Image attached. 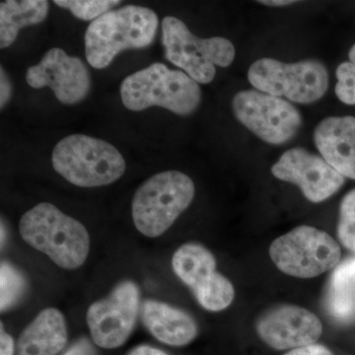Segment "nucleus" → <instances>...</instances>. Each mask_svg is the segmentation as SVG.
<instances>
[{
    "instance_id": "obj_11",
    "label": "nucleus",
    "mask_w": 355,
    "mask_h": 355,
    "mask_svg": "<svg viewBox=\"0 0 355 355\" xmlns=\"http://www.w3.org/2000/svg\"><path fill=\"white\" fill-rule=\"evenodd\" d=\"M139 291L132 282L116 286L108 297L93 303L87 324L93 342L103 349H116L125 343L137 323Z\"/></svg>"
},
{
    "instance_id": "obj_5",
    "label": "nucleus",
    "mask_w": 355,
    "mask_h": 355,
    "mask_svg": "<svg viewBox=\"0 0 355 355\" xmlns=\"http://www.w3.org/2000/svg\"><path fill=\"white\" fill-rule=\"evenodd\" d=\"M195 184L180 171L158 173L137 189L132 203L135 227L146 237L168 230L195 198Z\"/></svg>"
},
{
    "instance_id": "obj_24",
    "label": "nucleus",
    "mask_w": 355,
    "mask_h": 355,
    "mask_svg": "<svg viewBox=\"0 0 355 355\" xmlns=\"http://www.w3.org/2000/svg\"><path fill=\"white\" fill-rule=\"evenodd\" d=\"M12 96V85L6 70L0 69V108L3 109Z\"/></svg>"
},
{
    "instance_id": "obj_14",
    "label": "nucleus",
    "mask_w": 355,
    "mask_h": 355,
    "mask_svg": "<svg viewBox=\"0 0 355 355\" xmlns=\"http://www.w3.org/2000/svg\"><path fill=\"white\" fill-rule=\"evenodd\" d=\"M257 331L263 343L277 350L314 345L323 333L319 318L299 306H279L259 319Z\"/></svg>"
},
{
    "instance_id": "obj_22",
    "label": "nucleus",
    "mask_w": 355,
    "mask_h": 355,
    "mask_svg": "<svg viewBox=\"0 0 355 355\" xmlns=\"http://www.w3.org/2000/svg\"><path fill=\"white\" fill-rule=\"evenodd\" d=\"M338 236L343 246L355 253V190L349 191L340 203Z\"/></svg>"
},
{
    "instance_id": "obj_7",
    "label": "nucleus",
    "mask_w": 355,
    "mask_h": 355,
    "mask_svg": "<svg viewBox=\"0 0 355 355\" xmlns=\"http://www.w3.org/2000/svg\"><path fill=\"white\" fill-rule=\"evenodd\" d=\"M270 256L280 272L299 279H313L335 268L342 250L328 233L302 225L275 239Z\"/></svg>"
},
{
    "instance_id": "obj_30",
    "label": "nucleus",
    "mask_w": 355,
    "mask_h": 355,
    "mask_svg": "<svg viewBox=\"0 0 355 355\" xmlns=\"http://www.w3.org/2000/svg\"><path fill=\"white\" fill-rule=\"evenodd\" d=\"M4 241H6V227L3 223H1V245H3Z\"/></svg>"
},
{
    "instance_id": "obj_23",
    "label": "nucleus",
    "mask_w": 355,
    "mask_h": 355,
    "mask_svg": "<svg viewBox=\"0 0 355 355\" xmlns=\"http://www.w3.org/2000/svg\"><path fill=\"white\" fill-rule=\"evenodd\" d=\"M349 62L338 65L336 94L347 105H355V44L349 51Z\"/></svg>"
},
{
    "instance_id": "obj_21",
    "label": "nucleus",
    "mask_w": 355,
    "mask_h": 355,
    "mask_svg": "<svg viewBox=\"0 0 355 355\" xmlns=\"http://www.w3.org/2000/svg\"><path fill=\"white\" fill-rule=\"evenodd\" d=\"M53 3L67 9L78 19L96 20L109 12L112 7L121 3L119 0H55Z\"/></svg>"
},
{
    "instance_id": "obj_10",
    "label": "nucleus",
    "mask_w": 355,
    "mask_h": 355,
    "mask_svg": "<svg viewBox=\"0 0 355 355\" xmlns=\"http://www.w3.org/2000/svg\"><path fill=\"white\" fill-rule=\"evenodd\" d=\"M172 266L205 309L218 312L234 300V287L230 280L216 272V258L202 245L187 243L180 247L173 256Z\"/></svg>"
},
{
    "instance_id": "obj_15",
    "label": "nucleus",
    "mask_w": 355,
    "mask_h": 355,
    "mask_svg": "<svg viewBox=\"0 0 355 355\" xmlns=\"http://www.w3.org/2000/svg\"><path fill=\"white\" fill-rule=\"evenodd\" d=\"M314 141L321 157L343 177L355 180V118L329 116L317 125Z\"/></svg>"
},
{
    "instance_id": "obj_8",
    "label": "nucleus",
    "mask_w": 355,
    "mask_h": 355,
    "mask_svg": "<svg viewBox=\"0 0 355 355\" xmlns=\"http://www.w3.org/2000/svg\"><path fill=\"white\" fill-rule=\"evenodd\" d=\"M248 78L257 90L275 97L284 96L299 104L321 99L329 86L326 67L316 60L284 64L273 58H261L250 67Z\"/></svg>"
},
{
    "instance_id": "obj_6",
    "label": "nucleus",
    "mask_w": 355,
    "mask_h": 355,
    "mask_svg": "<svg viewBox=\"0 0 355 355\" xmlns=\"http://www.w3.org/2000/svg\"><path fill=\"white\" fill-rule=\"evenodd\" d=\"M165 57L198 83L214 80L216 67H227L235 58V48L222 37L198 38L183 21L168 16L162 21Z\"/></svg>"
},
{
    "instance_id": "obj_27",
    "label": "nucleus",
    "mask_w": 355,
    "mask_h": 355,
    "mask_svg": "<svg viewBox=\"0 0 355 355\" xmlns=\"http://www.w3.org/2000/svg\"><path fill=\"white\" fill-rule=\"evenodd\" d=\"M13 338L4 331L3 324H1V330H0V355H13Z\"/></svg>"
},
{
    "instance_id": "obj_16",
    "label": "nucleus",
    "mask_w": 355,
    "mask_h": 355,
    "mask_svg": "<svg viewBox=\"0 0 355 355\" xmlns=\"http://www.w3.org/2000/svg\"><path fill=\"white\" fill-rule=\"evenodd\" d=\"M142 321L147 330L166 345L183 347L198 335L197 323L191 315L158 301L144 302Z\"/></svg>"
},
{
    "instance_id": "obj_17",
    "label": "nucleus",
    "mask_w": 355,
    "mask_h": 355,
    "mask_svg": "<svg viewBox=\"0 0 355 355\" xmlns=\"http://www.w3.org/2000/svg\"><path fill=\"white\" fill-rule=\"evenodd\" d=\"M67 342L64 315L55 308H46L21 334L18 355H57Z\"/></svg>"
},
{
    "instance_id": "obj_20",
    "label": "nucleus",
    "mask_w": 355,
    "mask_h": 355,
    "mask_svg": "<svg viewBox=\"0 0 355 355\" xmlns=\"http://www.w3.org/2000/svg\"><path fill=\"white\" fill-rule=\"evenodd\" d=\"M27 288L24 275L15 266L2 261L0 266V309H10L19 302Z\"/></svg>"
},
{
    "instance_id": "obj_12",
    "label": "nucleus",
    "mask_w": 355,
    "mask_h": 355,
    "mask_svg": "<svg viewBox=\"0 0 355 355\" xmlns=\"http://www.w3.org/2000/svg\"><path fill=\"white\" fill-rule=\"evenodd\" d=\"M26 80L33 88H51L65 105L83 101L90 92V72L79 58L70 57L62 49L46 51L41 62L29 67Z\"/></svg>"
},
{
    "instance_id": "obj_3",
    "label": "nucleus",
    "mask_w": 355,
    "mask_h": 355,
    "mask_svg": "<svg viewBox=\"0 0 355 355\" xmlns=\"http://www.w3.org/2000/svg\"><path fill=\"white\" fill-rule=\"evenodd\" d=\"M121 97L130 111L156 106L188 116L200 106L202 90L186 72L156 62L125 77L121 84Z\"/></svg>"
},
{
    "instance_id": "obj_9",
    "label": "nucleus",
    "mask_w": 355,
    "mask_h": 355,
    "mask_svg": "<svg viewBox=\"0 0 355 355\" xmlns=\"http://www.w3.org/2000/svg\"><path fill=\"white\" fill-rule=\"evenodd\" d=\"M233 111L240 123L270 144L291 140L302 123L297 109L291 103L261 91H241L235 95Z\"/></svg>"
},
{
    "instance_id": "obj_13",
    "label": "nucleus",
    "mask_w": 355,
    "mask_h": 355,
    "mask_svg": "<svg viewBox=\"0 0 355 355\" xmlns=\"http://www.w3.org/2000/svg\"><path fill=\"white\" fill-rule=\"evenodd\" d=\"M273 176L297 184L312 202L328 200L345 184V177L331 167L321 156L303 148L289 149L272 166Z\"/></svg>"
},
{
    "instance_id": "obj_2",
    "label": "nucleus",
    "mask_w": 355,
    "mask_h": 355,
    "mask_svg": "<svg viewBox=\"0 0 355 355\" xmlns=\"http://www.w3.org/2000/svg\"><path fill=\"white\" fill-rule=\"evenodd\" d=\"M21 237L65 270H76L86 261L90 237L83 224L58 207L41 202L28 210L19 222Z\"/></svg>"
},
{
    "instance_id": "obj_4",
    "label": "nucleus",
    "mask_w": 355,
    "mask_h": 355,
    "mask_svg": "<svg viewBox=\"0 0 355 355\" xmlns=\"http://www.w3.org/2000/svg\"><path fill=\"white\" fill-rule=\"evenodd\" d=\"M51 163L69 183L83 188L107 186L125 171V159L116 147L84 135L60 140L53 148Z\"/></svg>"
},
{
    "instance_id": "obj_28",
    "label": "nucleus",
    "mask_w": 355,
    "mask_h": 355,
    "mask_svg": "<svg viewBox=\"0 0 355 355\" xmlns=\"http://www.w3.org/2000/svg\"><path fill=\"white\" fill-rule=\"evenodd\" d=\"M128 355H168L162 350L149 347V345H139L135 347Z\"/></svg>"
},
{
    "instance_id": "obj_26",
    "label": "nucleus",
    "mask_w": 355,
    "mask_h": 355,
    "mask_svg": "<svg viewBox=\"0 0 355 355\" xmlns=\"http://www.w3.org/2000/svg\"><path fill=\"white\" fill-rule=\"evenodd\" d=\"M284 355H334L330 349L322 345H310L306 347L291 349Z\"/></svg>"
},
{
    "instance_id": "obj_1",
    "label": "nucleus",
    "mask_w": 355,
    "mask_h": 355,
    "mask_svg": "<svg viewBox=\"0 0 355 355\" xmlns=\"http://www.w3.org/2000/svg\"><path fill=\"white\" fill-rule=\"evenodd\" d=\"M157 14L147 7L127 6L92 21L85 33V55L94 69L109 67L125 50L150 46L157 33Z\"/></svg>"
},
{
    "instance_id": "obj_25",
    "label": "nucleus",
    "mask_w": 355,
    "mask_h": 355,
    "mask_svg": "<svg viewBox=\"0 0 355 355\" xmlns=\"http://www.w3.org/2000/svg\"><path fill=\"white\" fill-rule=\"evenodd\" d=\"M62 355H97L94 345L88 338H80Z\"/></svg>"
},
{
    "instance_id": "obj_19",
    "label": "nucleus",
    "mask_w": 355,
    "mask_h": 355,
    "mask_svg": "<svg viewBox=\"0 0 355 355\" xmlns=\"http://www.w3.org/2000/svg\"><path fill=\"white\" fill-rule=\"evenodd\" d=\"M46 0H6L0 3V48L6 49L17 39L18 33L27 26L37 25L49 13Z\"/></svg>"
},
{
    "instance_id": "obj_29",
    "label": "nucleus",
    "mask_w": 355,
    "mask_h": 355,
    "mask_svg": "<svg viewBox=\"0 0 355 355\" xmlns=\"http://www.w3.org/2000/svg\"><path fill=\"white\" fill-rule=\"evenodd\" d=\"M260 3L265 4L268 6H286L295 3V1H289V0H265V1H259Z\"/></svg>"
},
{
    "instance_id": "obj_18",
    "label": "nucleus",
    "mask_w": 355,
    "mask_h": 355,
    "mask_svg": "<svg viewBox=\"0 0 355 355\" xmlns=\"http://www.w3.org/2000/svg\"><path fill=\"white\" fill-rule=\"evenodd\" d=\"M324 308L338 323L355 322V258L334 268L324 296Z\"/></svg>"
}]
</instances>
